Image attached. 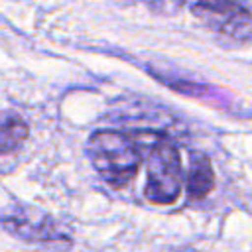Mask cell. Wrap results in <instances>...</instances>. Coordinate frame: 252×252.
<instances>
[{
	"label": "cell",
	"instance_id": "1",
	"mask_svg": "<svg viewBox=\"0 0 252 252\" xmlns=\"http://www.w3.org/2000/svg\"><path fill=\"white\" fill-rule=\"evenodd\" d=\"M136 138L140 150H146V199L158 205L175 203L183 181L177 146L163 132H136Z\"/></svg>",
	"mask_w": 252,
	"mask_h": 252
},
{
	"label": "cell",
	"instance_id": "2",
	"mask_svg": "<svg viewBox=\"0 0 252 252\" xmlns=\"http://www.w3.org/2000/svg\"><path fill=\"white\" fill-rule=\"evenodd\" d=\"M89 156L98 175L112 187L132 181L142 163L138 142L118 130H96L89 138Z\"/></svg>",
	"mask_w": 252,
	"mask_h": 252
},
{
	"label": "cell",
	"instance_id": "3",
	"mask_svg": "<svg viewBox=\"0 0 252 252\" xmlns=\"http://www.w3.org/2000/svg\"><path fill=\"white\" fill-rule=\"evenodd\" d=\"M191 12L203 26L222 37L244 41L252 35V14L234 0H197Z\"/></svg>",
	"mask_w": 252,
	"mask_h": 252
},
{
	"label": "cell",
	"instance_id": "4",
	"mask_svg": "<svg viewBox=\"0 0 252 252\" xmlns=\"http://www.w3.org/2000/svg\"><path fill=\"white\" fill-rule=\"evenodd\" d=\"M4 228L12 234H16L18 238H24V240H30V242H39V244H45V246H69L71 240L67 234H63L55 222L51 220H41V222H35V220H28V219H18V217H4L2 220Z\"/></svg>",
	"mask_w": 252,
	"mask_h": 252
},
{
	"label": "cell",
	"instance_id": "5",
	"mask_svg": "<svg viewBox=\"0 0 252 252\" xmlns=\"http://www.w3.org/2000/svg\"><path fill=\"white\" fill-rule=\"evenodd\" d=\"M215 187V171L205 154L193 152L187 173V195L191 201L205 199Z\"/></svg>",
	"mask_w": 252,
	"mask_h": 252
},
{
	"label": "cell",
	"instance_id": "6",
	"mask_svg": "<svg viewBox=\"0 0 252 252\" xmlns=\"http://www.w3.org/2000/svg\"><path fill=\"white\" fill-rule=\"evenodd\" d=\"M30 134L28 124L20 116H6L2 122V134H0V152L2 156L16 150Z\"/></svg>",
	"mask_w": 252,
	"mask_h": 252
},
{
	"label": "cell",
	"instance_id": "7",
	"mask_svg": "<svg viewBox=\"0 0 252 252\" xmlns=\"http://www.w3.org/2000/svg\"><path fill=\"white\" fill-rule=\"evenodd\" d=\"M185 2H187V0H146V4H148L154 12L165 14V16H169V14L177 12L179 8H183Z\"/></svg>",
	"mask_w": 252,
	"mask_h": 252
}]
</instances>
